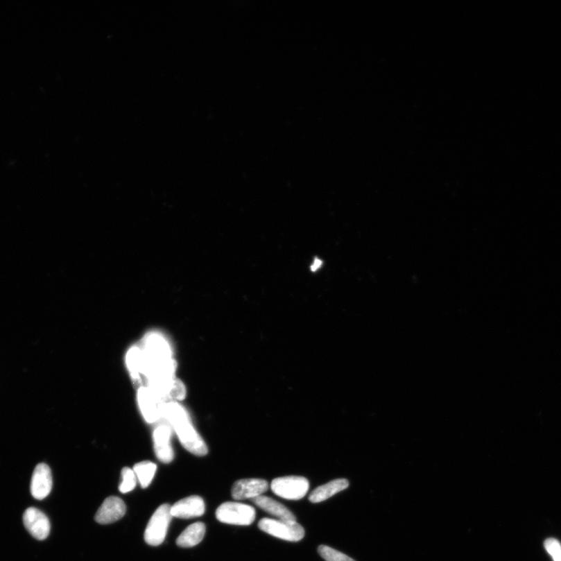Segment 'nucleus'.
I'll return each instance as SVG.
<instances>
[{
  "mask_svg": "<svg viewBox=\"0 0 561 561\" xmlns=\"http://www.w3.org/2000/svg\"><path fill=\"white\" fill-rule=\"evenodd\" d=\"M310 488L307 478L302 476H285L275 478L270 489L283 499L298 501L304 498Z\"/></svg>",
  "mask_w": 561,
  "mask_h": 561,
  "instance_id": "423d86ee",
  "label": "nucleus"
},
{
  "mask_svg": "<svg viewBox=\"0 0 561 561\" xmlns=\"http://www.w3.org/2000/svg\"><path fill=\"white\" fill-rule=\"evenodd\" d=\"M133 470L142 488H147L153 482L157 470V465L151 462L145 461L136 464Z\"/></svg>",
  "mask_w": 561,
  "mask_h": 561,
  "instance_id": "6ab92c4d",
  "label": "nucleus"
},
{
  "mask_svg": "<svg viewBox=\"0 0 561 561\" xmlns=\"http://www.w3.org/2000/svg\"><path fill=\"white\" fill-rule=\"evenodd\" d=\"M258 528L274 537L288 542H299L305 535L304 527L297 521L264 518L258 522Z\"/></svg>",
  "mask_w": 561,
  "mask_h": 561,
  "instance_id": "20e7f679",
  "label": "nucleus"
},
{
  "mask_svg": "<svg viewBox=\"0 0 561 561\" xmlns=\"http://www.w3.org/2000/svg\"><path fill=\"white\" fill-rule=\"evenodd\" d=\"M122 482L119 490L122 494H127L134 490L137 486V478L133 469L126 467L121 472Z\"/></svg>",
  "mask_w": 561,
  "mask_h": 561,
  "instance_id": "aec40b11",
  "label": "nucleus"
},
{
  "mask_svg": "<svg viewBox=\"0 0 561 561\" xmlns=\"http://www.w3.org/2000/svg\"><path fill=\"white\" fill-rule=\"evenodd\" d=\"M25 528L37 540H46L50 533V522L48 517L40 510L30 508L25 510L23 516Z\"/></svg>",
  "mask_w": 561,
  "mask_h": 561,
  "instance_id": "9d476101",
  "label": "nucleus"
},
{
  "mask_svg": "<svg viewBox=\"0 0 561 561\" xmlns=\"http://www.w3.org/2000/svg\"><path fill=\"white\" fill-rule=\"evenodd\" d=\"M206 533V527L202 522H196L187 527L182 532L176 544L180 547H193L203 540Z\"/></svg>",
  "mask_w": 561,
  "mask_h": 561,
  "instance_id": "a211bd4d",
  "label": "nucleus"
},
{
  "mask_svg": "<svg viewBox=\"0 0 561 561\" xmlns=\"http://www.w3.org/2000/svg\"><path fill=\"white\" fill-rule=\"evenodd\" d=\"M217 519L225 524L250 526L255 521L254 508L238 502H225L216 510Z\"/></svg>",
  "mask_w": 561,
  "mask_h": 561,
  "instance_id": "7ed1b4c3",
  "label": "nucleus"
},
{
  "mask_svg": "<svg viewBox=\"0 0 561 561\" xmlns=\"http://www.w3.org/2000/svg\"><path fill=\"white\" fill-rule=\"evenodd\" d=\"M137 402L145 421L155 424L162 418L164 402L157 398L148 387H140L137 390Z\"/></svg>",
  "mask_w": 561,
  "mask_h": 561,
  "instance_id": "6e6552de",
  "label": "nucleus"
},
{
  "mask_svg": "<svg viewBox=\"0 0 561 561\" xmlns=\"http://www.w3.org/2000/svg\"><path fill=\"white\" fill-rule=\"evenodd\" d=\"M318 553L326 561H356L343 553L339 552L330 546L320 545Z\"/></svg>",
  "mask_w": 561,
  "mask_h": 561,
  "instance_id": "412c9836",
  "label": "nucleus"
},
{
  "mask_svg": "<svg viewBox=\"0 0 561 561\" xmlns=\"http://www.w3.org/2000/svg\"><path fill=\"white\" fill-rule=\"evenodd\" d=\"M162 418L173 427L184 449L197 456H205L209 452L202 438L193 426L186 408L178 402H166L162 408Z\"/></svg>",
  "mask_w": 561,
  "mask_h": 561,
  "instance_id": "f257e3e1",
  "label": "nucleus"
},
{
  "mask_svg": "<svg viewBox=\"0 0 561 561\" xmlns=\"http://www.w3.org/2000/svg\"><path fill=\"white\" fill-rule=\"evenodd\" d=\"M173 518L171 506L169 504H162L157 508L151 517L144 533L146 543L153 546L161 545L166 539Z\"/></svg>",
  "mask_w": 561,
  "mask_h": 561,
  "instance_id": "39448f33",
  "label": "nucleus"
},
{
  "mask_svg": "<svg viewBox=\"0 0 561 561\" xmlns=\"http://www.w3.org/2000/svg\"><path fill=\"white\" fill-rule=\"evenodd\" d=\"M141 348L144 352L143 372L150 365L165 363L173 359L171 345L160 332H148L144 337Z\"/></svg>",
  "mask_w": 561,
  "mask_h": 561,
  "instance_id": "f03ea898",
  "label": "nucleus"
},
{
  "mask_svg": "<svg viewBox=\"0 0 561 561\" xmlns=\"http://www.w3.org/2000/svg\"><path fill=\"white\" fill-rule=\"evenodd\" d=\"M349 486V483L347 480L338 478L315 489L309 496V501L313 503L325 501L339 492L347 489Z\"/></svg>",
  "mask_w": 561,
  "mask_h": 561,
  "instance_id": "dca6fc26",
  "label": "nucleus"
},
{
  "mask_svg": "<svg viewBox=\"0 0 561 561\" xmlns=\"http://www.w3.org/2000/svg\"><path fill=\"white\" fill-rule=\"evenodd\" d=\"M147 387L164 402L182 401L187 396L184 383L175 377L149 381Z\"/></svg>",
  "mask_w": 561,
  "mask_h": 561,
  "instance_id": "0eeeda50",
  "label": "nucleus"
},
{
  "mask_svg": "<svg viewBox=\"0 0 561 561\" xmlns=\"http://www.w3.org/2000/svg\"><path fill=\"white\" fill-rule=\"evenodd\" d=\"M126 510H127V508L121 498L110 497L106 498L102 506L98 510L96 521L99 524H110V523L122 519L126 514Z\"/></svg>",
  "mask_w": 561,
  "mask_h": 561,
  "instance_id": "4468645a",
  "label": "nucleus"
},
{
  "mask_svg": "<svg viewBox=\"0 0 561 561\" xmlns=\"http://www.w3.org/2000/svg\"><path fill=\"white\" fill-rule=\"evenodd\" d=\"M126 364L132 379L139 383L143 376L144 352L140 346L135 345L128 350L126 356Z\"/></svg>",
  "mask_w": 561,
  "mask_h": 561,
  "instance_id": "f3484780",
  "label": "nucleus"
},
{
  "mask_svg": "<svg viewBox=\"0 0 561 561\" xmlns=\"http://www.w3.org/2000/svg\"><path fill=\"white\" fill-rule=\"evenodd\" d=\"M205 512V503L202 498L198 496H191L171 506V514L173 518L193 519L202 516Z\"/></svg>",
  "mask_w": 561,
  "mask_h": 561,
  "instance_id": "ddd939ff",
  "label": "nucleus"
},
{
  "mask_svg": "<svg viewBox=\"0 0 561 561\" xmlns=\"http://www.w3.org/2000/svg\"><path fill=\"white\" fill-rule=\"evenodd\" d=\"M172 427L169 424H159L153 433L154 449L156 457L163 463H170L174 458L171 444Z\"/></svg>",
  "mask_w": 561,
  "mask_h": 561,
  "instance_id": "1a4fd4ad",
  "label": "nucleus"
},
{
  "mask_svg": "<svg viewBox=\"0 0 561 561\" xmlns=\"http://www.w3.org/2000/svg\"><path fill=\"white\" fill-rule=\"evenodd\" d=\"M546 550L551 554L554 561H561V546L555 539H548L544 544Z\"/></svg>",
  "mask_w": 561,
  "mask_h": 561,
  "instance_id": "4be33fe9",
  "label": "nucleus"
},
{
  "mask_svg": "<svg viewBox=\"0 0 561 561\" xmlns=\"http://www.w3.org/2000/svg\"><path fill=\"white\" fill-rule=\"evenodd\" d=\"M268 483L261 478H244L233 484L232 497L237 501L254 499L268 490Z\"/></svg>",
  "mask_w": 561,
  "mask_h": 561,
  "instance_id": "9b49d317",
  "label": "nucleus"
},
{
  "mask_svg": "<svg viewBox=\"0 0 561 561\" xmlns=\"http://www.w3.org/2000/svg\"><path fill=\"white\" fill-rule=\"evenodd\" d=\"M251 501L256 506L279 519L296 521L295 516L285 506L273 498L261 495Z\"/></svg>",
  "mask_w": 561,
  "mask_h": 561,
  "instance_id": "2eb2a0df",
  "label": "nucleus"
},
{
  "mask_svg": "<svg viewBox=\"0 0 561 561\" xmlns=\"http://www.w3.org/2000/svg\"><path fill=\"white\" fill-rule=\"evenodd\" d=\"M53 487L52 472L46 464L41 463L36 466L31 478V494L37 500L45 499Z\"/></svg>",
  "mask_w": 561,
  "mask_h": 561,
  "instance_id": "f8f14e48",
  "label": "nucleus"
}]
</instances>
